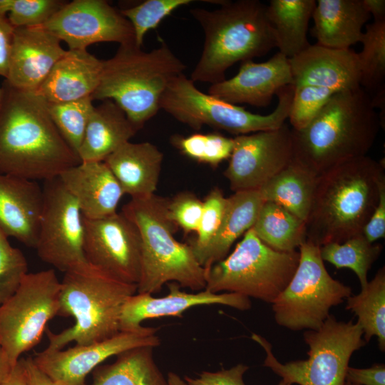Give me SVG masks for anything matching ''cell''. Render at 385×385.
<instances>
[{
  "mask_svg": "<svg viewBox=\"0 0 385 385\" xmlns=\"http://www.w3.org/2000/svg\"><path fill=\"white\" fill-rule=\"evenodd\" d=\"M1 87L0 174L46 181L81 163L52 121L43 98L6 80Z\"/></svg>",
  "mask_w": 385,
  "mask_h": 385,
  "instance_id": "1",
  "label": "cell"
},
{
  "mask_svg": "<svg viewBox=\"0 0 385 385\" xmlns=\"http://www.w3.org/2000/svg\"><path fill=\"white\" fill-rule=\"evenodd\" d=\"M384 184V164L368 155L319 175L305 222L306 240L321 247L362 234Z\"/></svg>",
  "mask_w": 385,
  "mask_h": 385,
  "instance_id": "2",
  "label": "cell"
},
{
  "mask_svg": "<svg viewBox=\"0 0 385 385\" xmlns=\"http://www.w3.org/2000/svg\"><path fill=\"white\" fill-rule=\"evenodd\" d=\"M381 126L372 98L361 87L335 93L306 127L292 129L293 160L319 176L367 155Z\"/></svg>",
  "mask_w": 385,
  "mask_h": 385,
  "instance_id": "3",
  "label": "cell"
},
{
  "mask_svg": "<svg viewBox=\"0 0 385 385\" xmlns=\"http://www.w3.org/2000/svg\"><path fill=\"white\" fill-rule=\"evenodd\" d=\"M190 12L205 36L200 57L190 74L194 83L220 82L236 63L276 48L267 5L258 0L225 1L214 10L195 8Z\"/></svg>",
  "mask_w": 385,
  "mask_h": 385,
  "instance_id": "4",
  "label": "cell"
},
{
  "mask_svg": "<svg viewBox=\"0 0 385 385\" xmlns=\"http://www.w3.org/2000/svg\"><path fill=\"white\" fill-rule=\"evenodd\" d=\"M185 68L164 41L150 51L135 42L120 45L112 58L103 61L100 82L91 98L114 101L138 130L159 112L165 91Z\"/></svg>",
  "mask_w": 385,
  "mask_h": 385,
  "instance_id": "5",
  "label": "cell"
},
{
  "mask_svg": "<svg viewBox=\"0 0 385 385\" xmlns=\"http://www.w3.org/2000/svg\"><path fill=\"white\" fill-rule=\"evenodd\" d=\"M137 284L120 281L88 262L64 272L58 316L73 317L74 324L60 333L46 330V349H63L71 342L85 345L120 332V315Z\"/></svg>",
  "mask_w": 385,
  "mask_h": 385,
  "instance_id": "6",
  "label": "cell"
},
{
  "mask_svg": "<svg viewBox=\"0 0 385 385\" xmlns=\"http://www.w3.org/2000/svg\"><path fill=\"white\" fill-rule=\"evenodd\" d=\"M168 198L156 195L131 199L122 212L137 227L141 239V270L137 293L153 294L163 284L201 291L206 286V269L200 265L188 243L174 237L178 227L167 213Z\"/></svg>",
  "mask_w": 385,
  "mask_h": 385,
  "instance_id": "7",
  "label": "cell"
},
{
  "mask_svg": "<svg viewBox=\"0 0 385 385\" xmlns=\"http://www.w3.org/2000/svg\"><path fill=\"white\" fill-rule=\"evenodd\" d=\"M299 260V251L275 250L250 228L229 255L206 269L205 289L235 292L272 304L291 280Z\"/></svg>",
  "mask_w": 385,
  "mask_h": 385,
  "instance_id": "8",
  "label": "cell"
},
{
  "mask_svg": "<svg viewBox=\"0 0 385 385\" xmlns=\"http://www.w3.org/2000/svg\"><path fill=\"white\" fill-rule=\"evenodd\" d=\"M294 86L282 88L277 94L278 102L267 115L251 113L244 107L230 103L199 90L184 73L172 80L160 101V110L198 130L203 125L240 135L275 130L288 119Z\"/></svg>",
  "mask_w": 385,
  "mask_h": 385,
  "instance_id": "9",
  "label": "cell"
},
{
  "mask_svg": "<svg viewBox=\"0 0 385 385\" xmlns=\"http://www.w3.org/2000/svg\"><path fill=\"white\" fill-rule=\"evenodd\" d=\"M303 338L309 346L307 359L282 364L264 337L252 335L266 352L264 366L291 384L299 385H344L351 355L366 344L357 322L338 321L332 314L319 329L306 330Z\"/></svg>",
  "mask_w": 385,
  "mask_h": 385,
  "instance_id": "10",
  "label": "cell"
},
{
  "mask_svg": "<svg viewBox=\"0 0 385 385\" xmlns=\"http://www.w3.org/2000/svg\"><path fill=\"white\" fill-rule=\"evenodd\" d=\"M297 268L272 304L276 323L292 331L319 329L330 309L351 295V289L327 272L320 247L305 240L299 247Z\"/></svg>",
  "mask_w": 385,
  "mask_h": 385,
  "instance_id": "11",
  "label": "cell"
},
{
  "mask_svg": "<svg viewBox=\"0 0 385 385\" xmlns=\"http://www.w3.org/2000/svg\"><path fill=\"white\" fill-rule=\"evenodd\" d=\"M61 282L53 269L27 273L0 306V345L14 366L37 345L48 322L58 315Z\"/></svg>",
  "mask_w": 385,
  "mask_h": 385,
  "instance_id": "12",
  "label": "cell"
},
{
  "mask_svg": "<svg viewBox=\"0 0 385 385\" xmlns=\"http://www.w3.org/2000/svg\"><path fill=\"white\" fill-rule=\"evenodd\" d=\"M43 202L34 249L44 262L66 272L87 262L84 225L76 200L60 178L44 181Z\"/></svg>",
  "mask_w": 385,
  "mask_h": 385,
  "instance_id": "13",
  "label": "cell"
},
{
  "mask_svg": "<svg viewBox=\"0 0 385 385\" xmlns=\"http://www.w3.org/2000/svg\"><path fill=\"white\" fill-rule=\"evenodd\" d=\"M293 158L292 130L285 123L275 130L235 136L224 175L234 192L258 190Z\"/></svg>",
  "mask_w": 385,
  "mask_h": 385,
  "instance_id": "14",
  "label": "cell"
},
{
  "mask_svg": "<svg viewBox=\"0 0 385 385\" xmlns=\"http://www.w3.org/2000/svg\"><path fill=\"white\" fill-rule=\"evenodd\" d=\"M83 220L86 261L120 281L137 284L141 270V239L136 225L122 212Z\"/></svg>",
  "mask_w": 385,
  "mask_h": 385,
  "instance_id": "15",
  "label": "cell"
},
{
  "mask_svg": "<svg viewBox=\"0 0 385 385\" xmlns=\"http://www.w3.org/2000/svg\"><path fill=\"white\" fill-rule=\"evenodd\" d=\"M41 26L65 41L71 50H86L101 42H135L129 21L104 0L66 2Z\"/></svg>",
  "mask_w": 385,
  "mask_h": 385,
  "instance_id": "16",
  "label": "cell"
},
{
  "mask_svg": "<svg viewBox=\"0 0 385 385\" xmlns=\"http://www.w3.org/2000/svg\"><path fill=\"white\" fill-rule=\"evenodd\" d=\"M158 329L142 327L120 332L101 342L63 349H45L33 360L54 381L61 385H84L87 375L107 359L139 346H158Z\"/></svg>",
  "mask_w": 385,
  "mask_h": 385,
  "instance_id": "17",
  "label": "cell"
},
{
  "mask_svg": "<svg viewBox=\"0 0 385 385\" xmlns=\"http://www.w3.org/2000/svg\"><path fill=\"white\" fill-rule=\"evenodd\" d=\"M169 292L162 297L147 293H137L129 297L123 305L120 315V332L140 329L145 319L163 317H183L188 309L199 305L222 304L239 309L251 308L249 297L235 292L214 293L203 289L196 293L180 290L176 282L168 283Z\"/></svg>",
  "mask_w": 385,
  "mask_h": 385,
  "instance_id": "18",
  "label": "cell"
},
{
  "mask_svg": "<svg viewBox=\"0 0 385 385\" xmlns=\"http://www.w3.org/2000/svg\"><path fill=\"white\" fill-rule=\"evenodd\" d=\"M289 85H292L289 60L277 52L265 62H241L235 76L211 84L207 93L235 105L267 107L273 96Z\"/></svg>",
  "mask_w": 385,
  "mask_h": 385,
  "instance_id": "19",
  "label": "cell"
},
{
  "mask_svg": "<svg viewBox=\"0 0 385 385\" xmlns=\"http://www.w3.org/2000/svg\"><path fill=\"white\" fill-rule=\"evenodd\" d=\"M292 85L314 86L336 93L361 87L358 54L315 43L288 58Z\"/></svg>",
  "mask_w": 385,
  "mask_h": 385,
  "instance_id": "20",
  "label": "cell"
},
{
  "mask_svg": "<svg viewBox=\"0 0 385 385\" xmlns=\"http://www.w3.org/2000/svg\"><path fill=\"white\" fill-rule=\"evenodd\" d=\"M61 40L41 26L14 29L9 75L11 86L36 92L66 50Z\"/></svg>",
  "mask_w": 385,
  "mask_h": 385,
  "instance_id": "21",
  "label": "cell"
},
{
  "mask_svg": "<svg viewBox=\"0 0 385 385\" xmlns=\"http://www.w3.org/2000/svg\"><path fill=\"white\" fill-rule=\"evenodd\" d=\"M43 202L36 181L0 174V230L8 237L35 248Z\"/></svg>",
  "mask_w": 385,
  "mask_h": 385,
  "instance_id": "22",
  "label": "cell"
},
{
  "mask_svg": "<svg viewBox=\"0 0 385 385\" xmlns=\"http://www.w3.org/2000/svg\"><path fill=\"white\" fill-rule=\"evenodd\" d=\"M58 178L76 200L83 217L99 219L117 212L124 193L104 161L81 162Z\"/></svg>",
  "mask_w": 385,
  "mask_h": 385,
  "instance_id": "23",
  "label": "cell"
},
{
  "mask_svg": "<svg viewBox=\"0 0 385 385\" xmlns=\"http://www.w3.org/2000/svg\"><path fill=\"white\" fill-rule=\"evenodd\" d=\"M103 60L87 50H66L36 91L47 103H62L91 96L101 76Z\"/></svg>",
  "mask_w": 385,
  "mask_h": 385,
  "instance_id": "24",
  "label": "cell"
},
{
  "mask_svg": "<svg viewBox=\"0 0 385 385\" xmlns=\"http://www.w3.org/2000/svg\"><path fill=\"white\" fill-rule=\"evenodd\" d=\"M163 154L149 142L124 143L103 161L131 199L155 194L159 182Z\"/></svg>",
  "mask_w": 385,
  "mask_h": 385,
  "instance_id": "25",
  "label": "cell"
},
{
  "mask_svg": "<svg viewBox=\"0 0 385 385\" xmlns=\"http://www.w3.org/2000/svg\"><path fill=\"white\" fill-rule=\"evenodd\" d=\"M370 15L362 0H318L312 14L311 33L317 44L347 49L359 42Z\"/></svg>",
  "mask_w": 385,
  "mask_h": 385,
  "instance_id": "26",
  "label": "cell"
},
{
  "mask_svg": "<svg viewBox=\"0 0 385 385\" xmlns=\"http://www.w3.org/2000/svg\"><path fill=\"white\" fill-rule=\"evenodd\" d=\"M138 130L125 112L113 101L94 106L78 152L81 162L103 161Z\"/></svg>",
  "mask_w": 385,
  "mask_h": 385,
  "instance_id": "27",
  "label": "cell"
},
{
  "mask_svg": "<svg viewBox=\"0 0 385 385\" xmlns=\"http://www.w3.org/2000/svg\"><path fill=\"white\" fill-rule=\"evenodd\" d=\"M264 202L259 190L236 192L227 197L221 225L197 259L200 265L208 269L225 258L235 240L252 227Z\"/></svg>",
  "mask_w": 385,
  "mask_h": 385,
  "instance_id": "28",
  "label": "cell"
},
{
  "mask_svg": "<svg viewBox=\"0 0 385 385\" xmlns=\"http://www.w3.org/2000/svg\"><path fill=\"white\" fill-rule=\"evenodd\" d=\"M315 5V0H271L267 6L276 48L287 58L310 45L307 31Z\"/></svg>",
  "mask_w": 385,
  "mask_h": 385,
  "instance_id": "29",
  "label": "cell"
},
{
  "mask_svg": "<svg viewBox=\"0 0 385 385\" xmlns=\"http://www.w3.org/2000/svg\"><path fill=\"white\" fill-rule=\"evenodd\" d=\"M317 177L292 160L258 190L264 201L277 203L306 222L311 209Z\"/></svg>",
  "mask_w": 385,
  "mask_h": 385,
  "instance_id": "30",
  "label": "cell"
},
{
  "mask_svg": "<svg viewBox=\"0 0 385 385\" xmlns=\"http://www.w3.org/2000/svg\"><path fill=\"white\" fill-rule=\"evenodd\" d=\"M153 346L125 351L110 364L101 366L91 385H168L153 356Z\"/></svg>",
  "mask_w": 385,
  "mask_h": 385,
  "instance_id": "31",
  "label": "cell"
},
{
  "mask_svg": "<svg viewBox=\"0 0 385 385\" xmlns=\"http://www.w3.org/2000/svg\"><path fill=\"white\" fill-rule=\"evenodd\" d=\"M252 229L263 243L277 251H294L306 240L305 222L272 202H264Z\"/></svg>",
  "mask_w": 385,
  "mask_h": 385,
  "instance_id": "32",
  "label": "cell"
},
{
  "mask_svg": "<svg viewBox=\"0 0 385 385\" xmlns=\"http://www.w3.org/2000/svg\"><path fill=\"white\" fill-rule=\"evenodd\" d=\"M346 309L357 316L366 343L378 339L381 351L385 349V268H380L374 277L361 288L359 294L346 299Z\"/></svg>",
  "mask_w": 385,
  "mask_h": 385,
  "instance_id": "33",
  "label": "cell"
},
{
  "mask_svg": "<svg viewBox=\"0 0 385 385\" xmlns=\"http://www.w3.org/2000/svg\"><path fill=\"white\" fill-rule=\"evenodd\" d=\"M380 244L369 242L363 234L349 238L342 243H328L320 247L323 261L337 268H349L356 274L364 287L368 283L367 274L382 251Z\"/></svg>",
  "mask_w": 385,
  "mask_h": 385,
  "instance_id": "34",
  "label": "cell"
},
{
  "mask_svg": "<svg viewBox=\"0 0 385 385\" xmlns=\"http://www.w3.org/2000/svg\"><path fill=\"white\" fill-rule=\"evenodd\" d=\"M357 53L361 87L369 94L384 91L385 79V21H374L366 26Z\"/></svg>",
  "mask_w": 385,
  "mask_h": 385,
  "instance_id": "35",
  "label": "cell"
},
{
  "mask_svg": "<svg viewBox=\"0 0 385 385\" xmlns=\"http://www.w3.org/2000/svg\"><path fill=\"white\" fill-rule=\"evenodd\" d=\"M170 143L183 155L213 168L229 159L234 148V138L217 132L197 133L188 136L174 135Z\"/></svg>",
  "mask_w": 385,
  "mask_h": 385,
  "instance_id": "36",
  "label": "cell"
},
{
  "mask_svg": "<svg viewBox=\"0 0 385 385\" xmlns=\"http://www.w3.org/2000/svg\"><path fill=\"white\" fill-rule=\"evenodd\" d=\"M47 108L56 128L78 155L88 120L94 108L91 96L73 101L47 103Z\"/></svg>",
  "mask_w": 385,
  "mask_h": 385,
  "instance_id": "37",
  "label": "cell"
},
{
  "mask_svg": "<svg viewBox=\"0 0 385 385\" xmlns=\"http://www.w3.org/2000/svg\"><path fill=\"white\" fill-rule=\"evenodd\" d=\"M194 0H146L136 6L120 9V13L130 23L135 43L142 47L145 35L155 29L166 16L178 8Z\"/></svg>",
  "mask_w": 385,
  "mask_h": 385,
  "instance_id": "38",
  "label": "cell"
},
{
  "mask_svg": "<svg viewBox=\"0 0 385 385\" xmlns=\"http://www.w3.org/2000/svg\"><path fill=\"white\" fill-rule=\"evenodd\" d=\"M66 3L60 0H0V16H6L15 28L42 26Z\"/></svg>",
  "mask_w": 385,
  "mask_h": 385,
  "instance_id": "39",
  "label": "cell"
},
{
  "mask_svg": "<svg viewBox=\"0 0 385 385\" xmlns=\"http://www.w3.org/2000/svg\"><path fill=\"white\" fill-rule=\"evenodd\" d=\"M294 87L288 119L292 129L299 130L318 115L336 92L308 85Z\"/></svg>",
  "mask_w": 385,
  "mask_h": 385,
  "instance_id": "40",
  "label": "cell"
},
{
  "mask_svg": "<svg viewBox=\"0 0 385 385\" xmlns=\"http://www.w3.org/2000/svg\"><path fill=\"white\" fill-rule=\"evenodd\" d=\"M202 202V212L196 237L188 243L196 259L216 235L225 212L227 197L219 188L215 187Z\"/></svg>",
  "mask_w": 385,
  "mask_h": 385,
  "instance_id": "41",
  "label": "cell"
},
{
  "mask_svg": "<svg viewBox=\"0 0 385 385\" xmlns=\"http://www.w3.org/2000/svg\"><path fill=\"white\" fill-rule=\"evenodd\" d=\"M28 273V263L23 252L10 244L0 230V306L18 289Z\"/></svg>",
  "mask_w": 385,
  "mask_h": 385,
  "instance_id": "42",
  "label": "cell"
},
{
  "mask_svg": "<svg viewBox=\"0 0 385 385\" xmlns=\"http://www.w3.org/2000/svg\"><path fill=\"white\" fill-rule=\"evenodd\" d=\"M203 202L193 192L183 191L168 198V217L185 235L197 232L202 216Z\"/></svg>",
  "mask_w": 385,
  "mask_h": 385,
  "instance_id": "43",
  "label": "cell"
},
{
  "mask_svg": "<svg viewBox=\"0 0 385 385\" xmlns=\"http://www.w3.org/2000/svg\"><path fill=\"white\" fill-rule=\"evenodd\" d=\"M249 366L239 364L229 369L218 371H202L197 378L185 376L188 385H245L243 375Z\"/></svg>",
  "mask_w": 385,
  "mask_h": 385,
  "instance_id": "44",
  "label": "cell"
},
{
  "mask_svg": "<svg viewBox=\"0 0 385 385\" xmlns=\"http://www.w3.org/2000/svg\"><path fill=\"white\" fill-rule=\"evenodd\" d=\"M362 234L371 243L385 237V184L381 187L377 205L365 225Z\"/></svg>",
  "mask_w": 385,
  "mask_h": 385,
  "instance_id": "45",
  "label": "cell"
},
{
  "mask_svg": "<svg viewBox=\"0 0 385 385\" xmlns=\"http://www.w3.org/2000/svg\"><path fill=\"white\" fill-rule=\"evenodd\" d=\"M346 381L356 385H385V365L375 364L366 369L348 366Z\"/></svg>",
  "mask_w": 385,
  "mask_h": 385,
  "instance_id": "46",
  "label": "cell"
},
{
  "mask_svg": "<svg viewBox=\"0 0 385 385\" xmlns=\"http://www.w3.org/2000/svg\"><path fill=\"white\" fill-rule=\"evenodd\" d=\"M14 29L6 16H0V76L5 79L9 71Z\"/></svg>",
  "mask_w": 385,
  "mask_h": 385,
  "instance_id": "47",
  "label": "cell"
},
{
  "mask_svg": "<svg viewBox=\"0 0 385 385\" xmlns=\"http://www.w3.org/2000/svg\"><path fill=\"white\" fill-rule=\"evenodd\" d=\"M27 385H61L43 373L34 363L33 358L25 359Z\"/></svg>",
  "mask_w": 385,
  "mask_h": 385,
  "instance_id": "48",
  "label": "cell"
},
{
  "mask_svg": "<svg viewBox=\"0 0 385 385\" xmlns=\"http://www.w3.org/2000/svg\"><path fill=\"white\" fill-rule=\"evenodd\" d=\"M1 385H27V371L25 359L20 358L8 377Z\"/></svg>",
  "mask_w": 385,
  "mask_h": 385,
  "instance_id": "49",
  "label": "cell"
},
{
  "mask_svg": "<svg viewBox=\"0 0 385 385\" xmlns=\"http://www.w3.org/2000/svg\"><path fill=\"white\" fill-rule=\"evenodd\" d=\"M364 8L372 15L374 21H385V1L384 0H362Z\"/></svg>",
  "mask_w": 385,
  "mask_h": 385,
  "instance_id": "50",
  "label": "cell"
},
{
  "mask_svg": "<svg viewBox=\"0 0 385 385\" xmlns=\"http://www.w3.org/2000/svg\"><path fill=\"white\" fill-rule=\"evenodd\" d=\"M14 366L0 345V385L8 377Z\"/></svg>",
  "mask_w": 385,
  "mask_h": 385,
  "instance_id": "51",
  "label": "cell"
},
{
  "mask_svg": "<svg viewBox=\"0 0 385 385\" xmlns=\"http://www.w3.org/2000/svg\"><path fill=\"white\" fill-rule=\"evenodd\" d=\"M168 385H188L177 374L169 372L167 377Z\"/></svg>",
  "mask_w": 385,
  "mask_h": 385,
  "instance_id": "52",
  "label": "cell"
},
{
  "mask_svg": "<svg viewBox=\"0 0 385 385\" xmlns=\"http://www.w3.org/2000/svg\"><path fill=\"white\" fill-rule=\"evenodd\" d=\"M277 385H292L290 383L287 381L282 379L281 381Z\"/></svg>",
  "mask_w": 385,
  "mask_h": 385,
  "instance_id": "53",
  "label": "cell"
},
{
  "mask_svg": "<svg viewBox=\"0 0 385 385\" xmlns=\"http://www.w3.org/2000/svg\"><path fill=\"white\" fill-rule=\"evenodd\" d=\"M2 99H3V89L1 87H0V108L1 106Z\"/></svg>",
  "mask_w": 385,
  "mask_h": 385,
  "instance_id": "54",
  "label": "cell"
},
{
  "mask_svg": "<svg viewBox=\"0 0 385 385\" xmlns=\"http://www.w3.org/2000/svg\"><path fill=\"white\" fill-rule=\"evenodd\" d=\"M344 385H356V384H353V383H351V382H349V381H345Z\"/></svg>",
  "mask_w": 385,
  "mask_h": 385,
  "instance_id": "55",
  "label": "cell"
}]
</instances>
